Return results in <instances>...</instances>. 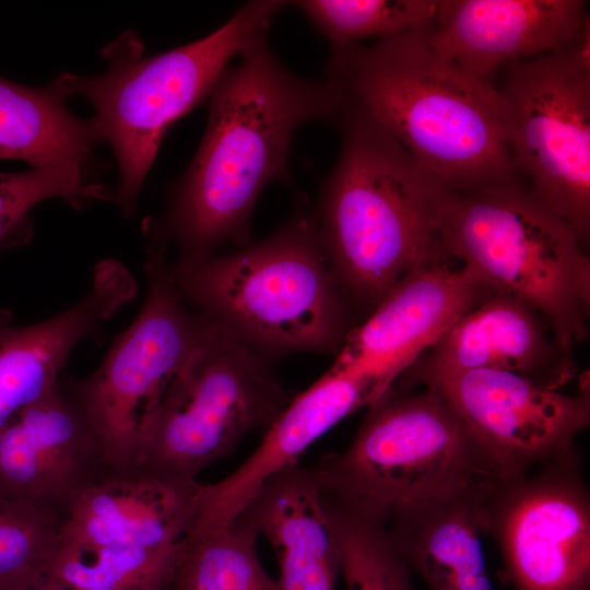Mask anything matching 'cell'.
<instances>
[{"instance_id": "obj_1", "label": "cell", "mask_w": 590, "mask_h": 590, "mask_svg": "<svg viewBox=\"0 0 590 590\" xmlns=\"http://www.w3.org/2000/svg\"><path fill=\"white\" fill-rule=\"evenodd\" d=\"M239 57L206 99L202 141L157 231L182 259L211 257L226 244H251V215L262 190L291 180L295 130L309 121L334 122L339 111L330 83L291 72L269 47L268 34Z\"/></svg>"}, {"instance_id": "obj_2", "label": "cell", "mask_w": 590, "mask_h": 590, "mask_svg": "<svg viewBox=\"0 0 590 590\" xmlns=\"http://www.w3.org/2000/svg\"><path fill=\"white\" fill-rule=\"evenodd\" d=\"M427 28L333 48L324 80L340 106L381 126L445 188L512 179L499 88L440 56Z\"/></svg>"}, {"instance_id": "obj_3", "label": "cell", "mask_w": 590, "mask_h": 590, "mask_svg": "<svg viewBox=\"0 0 590 590\" xmlns=\"http://www.w3.org/2000/svg\"><path fill=\"white\" fill-rule=\"evenodd\" d=\"M339 158L311 212L349 303L374 309L411 271L446 263L435 224L441 188L381 126L345 107Z\"/></svg>"}, {"instance_id": "obj_4", "label": "cell", "mask_w": 590, "mask_h": 590, "mask_svg": "<svg viewBox=\"0 0 590 590\" xmlns=\"http://www.w3.org/2000/svg\"><path fill=\"white\" fill-rule=\"evenodd\" d=\"M170 272L187 306L270 362L298 352L338 353L351 330L350 303L305 209L263 240L178 258Z\"/></svg>"}, {"instance_id": "obj_5", "label": "cell", "mask_w": 590, "mask_h": 590, "mask_svg": "<svg viewBox=\"0 0 590 590\" xmlns=\"http://www.w3.org/2000/svg\"><path fill=\"white\" fill-rule=\"evenodd\" d=\"M435 224L449 257L492 291L533 307L566 352L587 338L590 260L585 244L529 189L514 178L464 189L441 186Z\"/></svg>"}, {"instance_id": "obj_6", "label": "cell", "mask_w": 590, "mask_h": 590, "mask_svg": "<svg viewBox=\"0 0 590 590\" xmlns=\"http://www.w3.org/2000/svg\"><path fill=\"white\" fill-rule=\"evenodd\" d=\"M324 495L381 518L397 508L506 479L488 449L436 391L391 387L353 441L314 468Z\"/></svg>"}, {"instance_id": "obj_7", "label": "cell", "mask_w": 590, "mask_h": 590, "mask_svg": "<svg viewBox=\"0 0 590 590\" xmlns=\"http://www.w3.org/2000/svg\"><path fill=\"white\" fill-rule=\"evenodd\" d=\"M285 1L244 4L220 28L191 44L144 59L111 55L108 70L85 78L64 73L52 86L64 97L80 95L95 109L99 140L113 148L120 182L116 200L130 214L169 127L206 101L235 56L268 34Z\"/></svg>"}, {"instance_id": "obj_8", "label": "cell", "mask_w": 590, "mask_h": 590, "mask_svg": "<svg viewBox=\"0 0 590 590\" xmlns=\"http://www.w3.org/2000/svg\"><path fill=\"white\" fill-rule=\"evenodd\" d=\"M271 363L209 320L142 430L135 469L197 482L247 435L267 430L293 399Z\"/></svg>"}, {"instance_id": "obj_9", "label": "cell", "mask_w": 590, "mask_h": 590, "mask_svg": "<svg viewBox=\"0 0 590 590\" xmlns=\"http://www.w3.org/2000/svg\"><path fill=\"white\" fill-rule=\"evenodd\" d=\"M152 243L148 294L134 321L70 397L111 471L135 469L142 430L209 320L179 296L164 243Z\"/></svg>"}, {"instance_id": "obj_10", "label": "cell", "mask_w": 590, "mask_h": 590, "mask_svg": "<svg viewBox=\"0 0 590 590\" xmlns=\"http://www.w3.org/2000/svg\"><path fill=\"white\" fill-rule=\"evenodd\" d=\"M516 169L586 245L590 226V58L565 46L506 66L499 90Z\"/></svg>"}, {"instance_id": "obj_11", "label": "cell", "mask_w": 590, "mask_h": 590, "mask_svg": "<svg viewBox=\"0 0 590 590\" xmlns=\"http://www.w3.org/2000/svg\"><path fill=\"white\" fill-rule=\"evenodd\" d=\"M512 590H590V491L576 447L499 481L481 510Z\"/></svg>"}, {"instance_id": "obj_12", "label": "cell", "mask_w": 590, "mask_h": 590, "mask_svg": "<svg viewBox=\"0 0 590 590\" xmlns=\"http://www.w3.org/2000/svg\"><path fill=\"white\" fill-rule=\"evenodd\" d=\"M438 392L499 463L524 475L575 448L590 423L589 382L578 392L543 388L509 371L448 370L413 364L397 380Z\"/></svg>"}, {"instance_id": "obj_13", "label": "cell", "mask_w": 590, "mask_h": 590, "mask_svg": "<svg viewBox=\"0 0 590 590\" xmlns=\"http://www.w3.org/2000/svg\"><path fill=\"white\" fill-rule=\"evenodd\" d=\"M492 292L464 267L417 268L387 293L363 323L347 332L332 367L366 378L381 397Z\"/></svg>"}, {"instance_id": "obj_14", "label": "cell", "mask_w": 590, "mask_h": 590, "mask_svg": "<svg viewBox=\"0 0 590 590\" xmlns=\"http://www.w3.org/2000/svg\"><path fill=\"white\" fill-rule=\"evenodd\" d=\"M110 472L84 416L59 387L0 429V492L61 518L83 491Z\"/></svg>"}, {"instance_id": "obj_15", "label": "cell", "mask_w": 590, "mask_h": 590, "mask_svg": "<svg viewBox=\"0 0 590 590\" xmlns=\"http://www.w3.org/2000/svg\"><path fill=\"white\" fill-rule=\"evenodd\" d=\"M582 0H438L432 47L489 81L499 68L560 50L589 19Z\"/></svg>"}, {"instance_id": "obj_16", "label": "cell", "mask_w": 590, "mask_h": 590, "mask_svg": "<svg viewBox=\"0 0 590 590\" xmlns=\"http://www.w3.org/2000/svg\"><path fill=\"white\" fill-rule=\"evenodd\" d=\"M378 398L374 385L364 377L331 367L290 401L238 468L214 484H201L188 533L232 522L268 479L298 463L318 438Z\"/></svg>"}, {"instance_id": "obj_17", "label": "cell", "mask_w": 590, "mask_h": 590, "mask_svg": "<svg viewBox=\"0 0 590 590\" xmlns=\"http://www.w3.org/2000/svg\"><path fill=\"white\" fill-rule=\"evenodd\" d=\"M138 285L115 259L99 262L87 294L44 321L16 326L0 310V429L21 410L58 388V375L75 345L131 302Z\"/></svg>"}, {"instance_id": "obj_18", "label": "cell", "mask_w": 590, "mask_h": 590, "mask_svg": "<svg viewBox=\"0 0 590 590\" xmlns=\"http://www.w3.org/2000/svg\"><path fill=\"white\" fill-rule=\"evenodd\" d=\"M415 363L448 370L509 371L552 390L577 373L571 353L558 344L546 319L498 291L460 317Z\"/></svg>"}, {"instance_id": "obj_19", "label": "cell", "mask_w": 590, "mask_h": 590, "mask_svg": "<svg viewBox=\"0 0 590 590\" xmlns=\"http://www.w3.org/2000/svg\"><path fill=\"white\" fill-rule=\"evenodd\" d=\"M200 486L140 469L110 472L68 506L61 545L177 546L189 531Z\"/></svg>"}, {"instance_id": "obj_20", "label": "cell", "mask_w": 590, "mask_h": 590, "mask_svg": "<svg viewBox=\"0 0 590 590\" xmlns=\"http://www.w3.org/2000/svg\"><path fill=\"white\" fill-rule=\"evenodd\" d=\"M237 517L272 545L281 590H337L340 552L314 468L279 471Z\"/></svg>"}, {"instance_id": "obj_21", "label": "cell", "mask_w": 590, "mask_h": 590, "mask_svg": "<svg viewBox=\"0 0 590 590\" xmlns=\"http://www.w3.org/2000/svg\"><path fill=\"white\" fill-rule=\"evenodd\" d=\"M496 484L408 504L388 516L392 547L427 590H494L481 543V510Z\"/></svg>"}, {"instance_id": "obj_22", "label": "cell", "mask_w": 590, "mask_h": 590, "mask_svg": "<svg viewBox=\"0 0 590 590\" xmlns=\"http://www.w3.org/2000/svg\"><path fill=\"white\" fill-rule=\"evenodd\" d=\"M54 86L38 90L0 78V158L32 167H83L99 141L91 120L71 115Z\"/></svg>"}, {"instance_id": "obj_23", "label": "cell", "mask_w": 590, "mask_h": 590, "mask_svg": "<svg viewBox=\"0 0 590 590\" xmlns=\"http://www.w3.org/2000/svg\"><path fill=\"white\" fill-rule=\"evenodd\" d=\"M258 534L240 518L187 534L167 590H281L257 553Z\"/></svg>"}, {"instance_id": "obj_24", "label": "cell", "mask_w": 590, "mask_h": 590, "mask_svg": "<svg viewBox=\"0 0 590 590\" xmlns=\"http://www.w3.org/2000/svg\"><path fill=\"white\" fill-rule=\"evenodd\" d=\"M181 544H62L49 578L70 590H167Z\"/></svg>"}, {"instance_id": "obj_25", "label": "cell", "mask_w": 590, "mask_h": 590, "mask_svg": "<svg viewBox=\"0 0 590 590\" xmlns=\"http://www.w3.org/2000/svg\"><path fill=\"white\" fill-rule=\"evenodd\" d=\"M323 498L346 590H415L410 569L388 539L386 522L324 494Z\"/></svg>"}, {"instance_id": "obj_26", "label": "cell", "mask_w": 590, "mask_h": 590, "mask_svg": "<svg viewBox=\"0 0 590 590\" xmlns=\"http://www.w3.org/2000/svg\"><path fill=\"white\" fill-rule=\"evenodd\" d=\"M61 523L59 514L0 492V590H27L49 578Z\"/></svg>"}, {"instance_id": "obj_27", "label": "cell", "mask_w": 590, "mask_h": 590, "mask_svg": "<svg viewBox=\"0 0 590 590\" xmlns=\"http://www.w3.org/2000/svg\"><path fill=\"white\" fill-rule=\"evenodd\" d=\"M292 4L333 48L427 28L438 10L436 0H300Z\"/></svg>"}, {"instance_id": "obj_28", "label": "cell", "mask_w": 590, "mask_h": 590, "mask_svg": "<svg viewBox=\"0 0 590 590\" xmlns=\"http://www.w3.org/2000/svg\"><path fill=\"white\" fill-rule=\"evenodd\" d=\"M50 198L80 205L94 199L108 200L111 196L102 184L88 179L79 166L0 173V249L22 240L30 211Z\"/></svg>"}, {"instance_id": "obj_29", "label": "cell", "mask_w": 590, "mask_h": 590, "mask_svg": "<svg viewBox=\"0 0 590 590\" xmlns=\"http://www.w3.org/2000/svg\"><path fill=\"white\" fill-rule=\"evenodd\" d=\"M27 590H70V589L63 588L60 585H58L57 582L52 581L50 578H47L42 583H39V585H37V586L33 587V588H30Z\"/></svg>"}]
</instances>
